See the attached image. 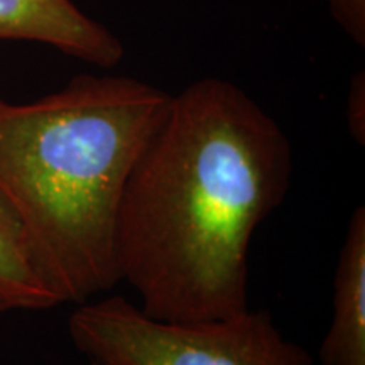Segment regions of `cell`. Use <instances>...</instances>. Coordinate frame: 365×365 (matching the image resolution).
Masks as SVG:
<instances>
[{
    "label": "cell",
    "mask_w": 365,
    "mask_h": 365,
    "mask_svg": "<svg viewBox=\"0 0 365 365\" xmlns=\"http://www.w3.org/2000/svg\"><path fill=\"white\" fill-rule=\"evenodd\" d=\"M291 176L286 132L240 86L203 78L173 95L118 210V279L137 307L163 322L249 309L250 244Z\"/></svg>",
    "instance_id": "6da1fadb"
},
{
    "label": "cell",
    "mask_w": 365,
    "mask_h": 365,
    "mask_svg": "<svg viewBox=\"0 0 365 365\" xmlns=\"http://www.w3.org/2000/svg\"><path fill=\"white\" fill-rule=\"evenodd\" d=\"M171 97L129 76L80 75L34 102L0 100V193L61 303L120 282L122 196Z\"/></svg>",
    "instance_id": "7a4b0ae2"
},
{
    "label": "cell",
    "mask_w": 365,
    "mask_h": 365,
    "mask_svg": "<svg viewBox=\"0 0 365 365\" xmlns=\"http://www.w3.org/2000/svg\"><path fill=\"white\" fill-rule=\"evenodd\" d=\"M71 341L105 365H314L269 312L245 309L208 322L150 318L124 296L85 301L68 322Z\"/></svg>",
    "instance_id": "3957f363"
},
{
    "label": "cell",
    "mask_w": 365,
    "mask_h": 365,
    "mask_svg": "<svg viewBox=\"0 0 365 365\" xmlns=\"http://www.w3.org/2000/svg\"><path fill=\"white\" fill-rule=\"evenodd\" d=\"M0 41L48 44L98 68H113L124 58L120 39L73 0H0Z\"/></svg>",
    "instance_id": "277c9868"
},
{
    "label": "cell",
    "mask_w": 365,
    "mask_h": 365,
    "mask_svg": "<svg viewBox=\"0 0 365 365\" xmlns=\"http://www.w3.org/2000/svg\"><path fill=\"white\" fill-rule=\"evenodd\" d=\"M323 365H365V207L354 210L333 279V317L319 346Z\"/></svg>",
    "instance_id": "5b68a950"
},
{
    "label": "cell",
    "mask_w": 365,
    "mask_h": 365,
    "mask_svg": "<svg viewBox=\"0 0 365 365\" xmlns=\"http://www.w3.org/2000/svg\"><path fill=\"white\" fill-rule=\"evenodd\" d=\"M63 304L36 261L24 227L0 193V313Z\"/></svg>",
    "instance_id": "8992f818"
},
{
    "label": "cell",
    "mask_w": 365,
    "mask_h": 365,
    "mask_svg": "<svg viewBox=\"0 0 365 365\" xmlns=\"http://www.w3.org/2000/svg\"><path fill=\"white\" fill-rule=\"evenodd\" d=\"M333 21L355 44L365 46V0H325Z\"/></svg>",
    "instance_id": "52a82bcc"
},
{
    "label": "cell",
    "mask_w": 365,
    "mask_h": 365,
    "mask_svg": "<svg viewBox=\"0 0 365 365\" xmlns=\"http://www.w3.org/2000/svg\"><path fill=\"white\" fill-rule=\"evenodd\" d=\"M345 118L350 135L360 145L365 144V71L359 70L352 76L346 91Z\"/></svg>",
    "instance_id": "ba28073f"
},
{
    "label": "cell",
    "mask_w": 365,
    "mask_h": 365,
    "mask_svg": "<svg viewBox=\"0 0 365 365\" xmlns=\"http://www.w3.org/2000/svg\"><path fill=\"white\" fill-rule=\"evenodd\" d=\"M88 365H105V364H100V362H93V360H88Z\"/></svg>",
    "instance_id": "9c48e42d"
}]
</instances>
